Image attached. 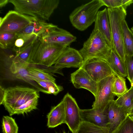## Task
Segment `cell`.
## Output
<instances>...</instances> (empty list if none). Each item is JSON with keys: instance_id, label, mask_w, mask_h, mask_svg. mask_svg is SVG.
<instances>
[{"instance_id": "cell-1", "label": "cell", "mask_w": 133, "mask_h": 133, "mask_svg": "<svg viewBox=\"0 0 133 133\" xmlns=\"http://www.w3.org/2000/svg\"><path fill=\"white\" fill-rule=\"evenodd\" d=\"M39 91L28 87L16 86L4 88L0 86V105L10 116L27 114L37 108Z\"/></svg>"}, {"instance_id": "cell-2", "label": "cell", "mask_w": 133, "mask_h": 133, "mask_svg": "<svg viewBox=\"0 0 133 133\" xmlns=\"http://www.w3.org/2000/svg\"><path fill=\"white\" fill-rule=\"evenodd\" d=\"M15 10L20 13L46 22L58 7L59 0H9Z\"/></svg>"}, {"instance_id": "cell-3", "label": "cell", "mask_w": 133, "mask_h": 133, "mask_svg": "<svg viewBox=\"0 0 133 133\" xmlns=\"http://www.w3.org/2000/svg\"><path fill=\"white\" fill-rule=\"evenodd\" d=\"M66 47L56 44L42 42L38 38L27 63L47 67L53 66Z\"/></svg>"}, {"instance_id": "cell-4", "label": "cell", "mask_w": 133, "mask_h": 133, "mask_svg": "<svg viewBox=\"0 0 133 133\" xmlns=\"http://www.w3.org/2000/svg\"><path fill=\"white\" fill-rule=\"evenodd\" d=\"M103 6L101 0H93L75 9L69 16L72 26L83 31L95 22L99 10Z\"/></svg>"}, {"instance_id": "cell-5", "label": "cell", "mask_w": 133, "mask_h": 133, "mask_svg": "<svg viewBox=\"0 0 133 133\" xmlns=\"http://www.w3.org/2000/svg\"><path fill=\"white\" fill-rule=\"evenodd\" d=\"M107 10L114 46L113 50L124 62L126 55L123 43L122 24L125 20L127 11L122 7L108 8Z\"/></svg>"}, {"instance_id": "cell-6", "label": "cell", "mask_w": 133, "mask_h": 133, "mask_svg": "<svg viewBox=\"0 0 133 133\" xmlns=\"http://www.w3.org/2000/svg\"><path fill=\"white\" fill-rule=\"evenodd\" d=\"M112 49L101 33L93 29L79 51L84 61L93 58L105 60Z\"/></svg>"}, {"instance_id": "cell-7", "label": "cell", "mask_w": 133, "mask_h": 133, "mask_svg": "<svg viewBox=\"0 0 133 133\" xmlns=\"http://www.w3.org/2000/svg\"><path fill=\"white\" fill-rule=\"evenodd\" d=\"M36 19L15 10L9 11L0 18V34L17 33Z\"/></svg>"}, {"instance_id": "cell-8", "label": "cell", "mask_w": 133, "mask_h": 133, "mask_svg": "<svg viewBox=\"0 0 133 133\" xmlns=\"http://www.w3.org/2000/svg\"><path fill=\"white\" fill-rule=\"evenodd\" d=\"M116 76L112 74L97 82V91L92 108L100 111H104L116 96L112 92V86Z\"/></svg>"}, {"instance_id": "cell-9", "label": "cell", "mask_w": 133, "mask_h": 133, "mask_svg": "<svg viewBox=\"0 0 133 133\" xmlns=\"http://www.w3.org/2000/svg\"><path fill=\"white\" fill-rule=\"evenodd\" d=\"M63 101L65 110V123L72 133H76L82 121L80 109L75 99L68 93L64 96Z\"/></svg>"}, {"instance_id": "cell-10", "label": "cell", "mask_w": 133, "mask_h": 133, "mask_svg": "<svg viewBox=\"0 0 133 133\" xmlns=\"http://www.w3.org/2000/svg\"><path fill=\"white\" fill-rule=\"evenodd\" d=\"M41 42L59 44L67 47L76 41V37L67 30L54 24L38 37Z\"/></svg>"}, {"instance_id": "cell-11", "label": "cell", "mask_w": 133, "mask_h": 133, "mask_svg": "<svg viewBox=\"0 0 133 133\" xmlns=\"http://www.w3.org/2000/svg\"><path fill=\"white\" fill-rule=\"evenodd\" d=\"M81 67L97 82L114 74L106 61L102 59L93 58L88 59L84 61Z\"/></svg>"}, {"instance_id": "cell-12", "label": "cell", "mask_w": 133, "mask_h": 133, "mask_svg": "<svg viewBox=\"0 0 133 133\" xmlns=\"http://www.w3.org/2000/svg\"><path fill=\"white\" fill-rule=\"evenodd\" d=\"M84 59L79 51L70 47H65L54 65L59 71L65 68L81 67Z\"/></svg>"}, {"instance_id": "cell-13", "label": "cell", "mask_w": 133, "mask_h": 133, "mask_svg": "<svg viewBox=\"0 0 133 133\" xmlns=\"http://www.w3.org/2000/svg\"><path fill=\"white\" fill-rule=\"evenodd\" d=\"M71 82L76 88H83L91 92L96 97L97 91V82L94 81L82 67L71 74Z\"/></svg>"}, {"instance_id": "cell-14", "label": "cell", "mask_w": 133, "mask_h": 133, "mask_svg": "<svg viewBox=\"0 0 133 133\" xmlns=\"http://www.w3.org/2000/svg\"><path fill=\"white\" fill-rule=\"evenodd\" d=\"M10 64V71L15 78L22 80L30 84L39 91L49 94L48 92L30 77L27 70L28 63L21 61L14 58L11 62Z\"/></svg>"}, {"instance_id": "cell-15", "label": "cell", "mask_w": 133, "mask_h": 133, "mask_svg": "<svg viewBox=\"0 0 133 133\" xmlns=\"http://www.w3.org/2000/svg\"><path fill=\"white\" fill-rule=\"evenodd\" d=\"M108 106L103 111H100L92 108L80 109L82 122H86L102 127L107 128L109 123Z\"/></svg>"}, {"instance_id": "cell-16", "label": "cell", "mask_w": 133, "mask_h": 133, "mask_svg": "<svg viewBox=\"0 0 133 133\" xmlns=\"http://www.w3.org/2000/svg\"><path fill=\"white\" fill-rule=\"evenodd\" d=\"M99 31L112 49L114 46L112 37L107 9L99 11L95 22L94 29Z\"/></svg>"}, {"instance_id": "cell-17", "label": "cell", "mask_w": 133, "mask_h": 133, "mask_svg": "<svg viewBox=\"0 0 133 133\" xmlns=\"http://www.w3.org/2000/svg\"><path fill=\"white\" fill-rule=\"evenodd\" d=\"M128 116L123 108L117 105L115 100L111 101L109 106V123L107 127L109 133H112Z\"/></svg>"}, {"instance_id": "cell-18", "label": "cell", "mask_w": 133, "mask_h": 133, "mask_svg": "<svg viewBox=\"0 0 133 133\" xmlns=\"http://www.w3.org/2000/svg\"><path fill=\"white\" fill-rule=\"evenodd\" d=\"M65 110L64 103L62 100L56 105L53 107L47 115V126L53 128L65 123Z\"/></svg>"}, {"instance_id": "cell-19", "label": "cell", "mask_w": 133, "mask_h": 133, "mask_svg": "<svg viewBox=\"0 0 133 133\" xmlns=\"http://www.w3.org/2000/svg\"><path fill=\"white\" fill-rule=\"evenodd\" d=\"M115 75L124 78L127 76L125 64L114 51L112 49L105 60Z\"/></svg>"}, {"instance_id": "cell-20", "label": "cell", "mask_w": 133, "mask_h": 133, "mask_svg": "<svg viewBox=\"0 0 133 133\" xmlns=\"http://www.w3.org/2000/svg\"><path fill=\"white\" fill-rule=\"evenodd\" d=\"M54 24L48 23L36 19L30 23L24 28L16 33L18 35L31 34H36L38 37L52 27Z\"/></svg>"}, {"instance_id": "cell-21", "label": "cell", "mask_w": 133, "mask_h": 133, "mask_svg": "<svg viewBox=\"0 0 133 133\" xmlns=\"http://www.w3.org/2000/svg\"><path fill=\"white\" fill-rule=\"evenodd\" d=\"M17 35L18 37L13 47L16 55L34 43L38 38V36L34 34Z\"/></svg>"}, {"instance_id": "cell-22", "label": "cell", "mask_w": 133, "mask_h": 133, "mask_svg": "<svg viewBox=\"0 0 133 133\" xmlns=\"http://www.w3.org/2000/svg\"><path fill=\"white\" fill-rule=\"evenodd\" d=\"M123 40L126 55H133V32L130 29L124 20L122 24Z\"/></svg>"}, {"instance_id": "cell-23", "label": "cell", "mask_w": 133, "mask_h": 133, "mask_svg": "<svg viewBox=\"0 0 133 133\" xmlns=\"http://www.w3.org/2000/svg\"><path fill=\"white\" fill-rule=\"evenodd\" d=\"M30 77L48 92L49 94L56 95L63 90L62 86L58 85L55 82L41 79L30 75Z\"/></svg>"}, {"instance_id": "cell-24", "label": "cell", "mask_w": 133, "mask_h": 133, "mask_svg": "<svg viewBox=\"0 0 133 133\" xmlns=\"http://www.w3.org/2000/svg\"><path fill=\"white\" fill-rule=\"evenodd\" d=\"M118 106L122 107L128 113V115L133 104V87L115 100Z\"/></svg>"}, {"instance_id": "cell-25", "label": "cell", "mask_w": 133, "mask_h": 133, "mask_svg": "<svg viewBox=\"0 0 133 133\" xmlns=\"http://www.w3.org/2000/svg\"><path fill=\"white\" fill-rule=\"evenodd\" d=\"M76 133H109L107 128L98 127L82 122Z\"/></svg>"}, {"instance_id": "cell-26", "label": "cell", "mask_w": 133, "mask_h": 133, "mask_svg": "<svg viewBox=\"0 0 133 133\" xmlns=\"http://www.w3.org/2000/svg\"><path fill=\"white\" fill-rule=\"evenodd\" d=\"M27 70L30 75L38 78L55 82V79L51 74L45 72L32 64H29Z\"/></svg>"}, {"instance_id": "cell-27", "label": "cell", "mask_w": 133, "mask_h": 133, "mask_svg": "<svg viewBox=\"0 0 133 133\" xmlns=\"http://www.w3.org/2000/svg\"><path fill=\"white\" fill-rule=\"evenodd\" d=\"M128 90L125 79L122 77L116 76L112 84V92L118 98L126 93Z\"/></svg>"}, {"instance_id": "cell-28", "label": "cell", "mask_w": 133, "mask_h": 133, "mask_svg": "<svg viewBox=\"0 0 133 133\" xmlns=\"http://www.w3.org/2000/svg\"><path fill=\"white\" fill-rule=\"evenodd\" d=\"M2 129L3 133H18V127L14 119L6 116L2 118Z\"/></svg>"}, {"instance_id": "cell-29", "label": "cell", "mask_w": 133, "mask_h": 133, "mask_svg": "<svg viewBox=\"0 0 133 133\" xmlns=\"http://www.w3.org/2000/svg\"><path fill=\"white\" fill-rule=\"evenodd\" d=\"M18 36L16 33H0V46L4 48L13 47Z\"/></svg>"}, {"instance_id": "cell-30", "label": "cell", "mask_w": 133, "mask_h": 133, "mask_svg": "<svg viewBox=\"0 0 133 133\" xmlns=\"http://www.w3.org/2000/svg\"><path fill=\"white\" fill-rule=\"evenodd\" d=\"M112 133H133V120L128 116Z\"/></svg>"}, {"instance_id": "cell-31", "label": "cell", "mask_w": 133, "mask_h": 133, "mask_svg": "<svg viewBox=\"0 0 133 133\" xmlns=\"http://www.w3.org/2000/svg\"><path fill=\"white\" fill-rule=\"evenodd\" d=\"M36 41L22 51L16 54L14 58L21 61L27 63L33 50Z\"/></svg>"}, {"instance_id": "cell-32", "label": "cell", "mask_w": 133, "mask_h": 133, "mask_svg": "<svg viewBox=\"0 0 133 133\" xmlns=\"http://www.w3.org/2000/svg\"><path fill=\"white\" fill-rule=\"evenodd\" d=\"M124 63L127 74V78L130 83L133 78V55H126Z\"/></svg>"}, {"instance_id": "cell-33", "label": "cell", "mask_w": 133, "mask_h": 133, "mask_svg": "<svg viewBox=\"0 0 133 133\" xmlns=\"http://www.w3.org/2000/svg\"><path fill=\"white\" fill-rule=\"evenodd\" d=\"M103 6L108 8H115L122 7L123 0H101Z\"/></svg>"}, {"instance_id": "cell-34", "label": "cell", "mask_w": 133, "mask_h": 133, "mask_svg": "<svg viewBox=\"0 0 133 133\" xmlns=\"http://www.w3.org/2000/svg\"><path fill=\"white\" fill-rule=\"evenodd\" d=\"M133 3L132 0H123V5L122 7L126 10L128 6Z\"/></svg>"}, {"instance_id": "cell-35", "label": "cell", "mask_w": 133, "mask_h": 133, "mask_svg": "<svg viewBox=\"0 0 133 133\" xmlns=\"http://www.w3.org/2000/svg\"><path fill=\"white\" fill-rule=\"evenodd\" d=\"M9 0H0V7L1 8L5 6L9 2Z\"/></svg>"}, {"instance_id": "cell-36", "label": "cell", "mask_w": 133, "mask_h": 133, "mask_svg": "<svg viewBox=\"0 0 133 133\" xmlns=\"http://www.w3.org/2000/svg\"><path fill=\"white\" fill-rule=\"evenodd\" d=\"M133 115V105L130 110L129 115Z\"/></svg>"}, {"instance_id": "cell-37", "label": "cell", "mask_w": 133, "mask_h": 133, "mask_svg": "<svg viewBox=\"0 0 133 133\" xmlns=\"http://www.w3.org/2000/svg\"><path fill=\"white\" fill-rule=\"evenodd\" d=\"M129 117L133 120V115H129Z\"/></svg>"}, {"instance_id": "cell-38", "label": "cell", "mask_w": 133, "mask_h": 133, "mask_svg": "<svg viewBox=\"0 0 133 133\" xmlns=\"http://www.w3.org/2000/svg\"><path fill=\"white\" fill-rule=\"evenodd\" d=\"M131 85V87H133V78L130 83Z\"/></svg>"}, {"instance_id": "cell-39", "label": "cell", "mask_w": 133, "mask_h": 133, "mask_svg": "<svg viewBox=\"0 0 133 133\" xmlns=\"http://www.w3.org/2000/svg\"><path fill=\"white\" fill-rule=\"evenodd\" d=\"M131 31L133 32V27H132L131 29Z\"/></svg>"}, {"instance_id": "cell-40", "label": "cell", "mask_w": 133, "mask_h": 133, "mask_svg": "<svg viewBox=\"0 0 133 133\" xmlns=\"http://www.w3.org/2000/svg\"><path fill=\"white\" fill-rule=\"evenodd\" d=\"M63 133H66L64 131V132H63Z\"/></svg>"}, {"instance_id": "cell-41", "label": "cell", "mask_w": 133, "mask_h": 133, "mask_svg": "<svg viewBox=\"0 0 133 133\" xmlns=\"http://www.w3.org/2000/svg\"></svg>"}]
</instances>
